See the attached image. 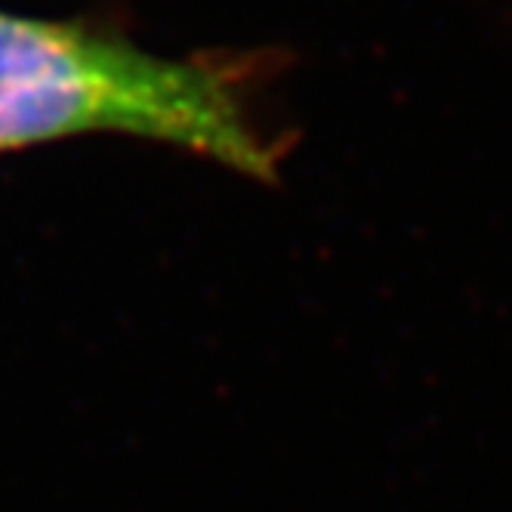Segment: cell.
Instances as JSON below:
<instances>
[{
  "label": "cell",
  "instance_id": "6da1fadb",
  "mask_svg": "<svg viewBox=\"0 0 512 512\" xmlns=\"http://www.w3.org/2000/svg\"><path fill=\"white\" fill-rule=\"evenodd\" d=\"M81 133L158 139L253 179L278 167L223 71L0 10V152Z\"/></svg>",
  "mask_w": 512,
  "mask_h": 512
}]
</instances>
